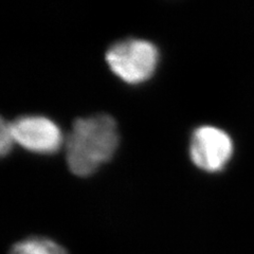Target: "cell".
I'll return each instance as SVG.
<instances>
[{"instance_id": "obj_6", "label": "cell", "mask_w": 254, "mask_h": 254, "mask_svg": "<svg viewBox=\"0 0 254 254\" xmlns=\"http://www.w3.org/2000/svg\"><path fill=\"white\" fill-rule=\"evenodd\" d=\"M15 143V138L12 130L11 122L5 121L1 119V127H0V152L2 156L10 153L12 146Z\"/></svg>"}, {"instance_id": "obj_3", "label": "cell", "mask_w": 254, "mask_h": 254, "mask_svg": "<svg viewBox=\"0 0 254 254\" xmlns=\"http://www.w3.org/2000/svg\"><path fill=\"white\" fill-rule=\"evenodd\" d=\"M233 154V142L229 134L215 126L203 125L196 128L190 141V160L205 172H218Z\"/></svg>"}, {"instance_id": "obj_2", "label": "cell", "mask_w": 254, "mask_h": 254, "mask_svg": "<svg viewBox=\"0 0 254 254\" xmlns=\"http://www.w3.org/2000/svg\"><path fill=\"white\" fill-rule=\"evenodd\" d=\"M105 59L111 71L122 81L141 84L154 74L159 62V51L148 41L128 38L111 46Z\"/></svg>"}, {"instance_id": "obj_4", "label": "cell", "mask_w": 254, "mask_h": 254, "mask_svg": "<svg viewBox=\"0 0 254 254\" xmlns=\"http://www.w3.org/2000/svg\"><path fill=\"white\" fill-rule=\"evenodd\" d=\"M11 124L15 142L30 152L53 154L63 144L61 128L47 117L22 116Z\"/></svg>"}, {"instance_id": "obj_5", "label": "cell", "mask_w": 254, "mask_h": 254, "mask_svg": "<svg viewBox=\"0 0 254 254\" xmlns=\"http://www.w3.org/2000/svg\"><path fill=\"white\" fill-rule=\"evenodd\" d=\"M9 254H68V252L51 238L32 236L14 244Z\"/></svg>"}, {"instance_id": "obj_1", "label": "cell", "mask_w": 254, "mask_h": 254, "mask_svg": "<svg viewBox=\"0 0 254 254\" xmlns=\"http://www.w3.org/2000/svg\"><path fill=\"white\" fill-rule=\"evenodd\" d=\"M119 145V131L114 118L100 114L78 118L66 140V160L76 176H88L107 162Z\"/></svg>"}]
</instances>
